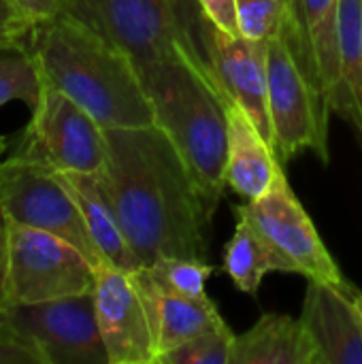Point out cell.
<instances>
[{
	"label": "cell",
	"mask_w": 362,
	"mask_h": 364,
	"mask_svg": "<svg viewBox=\"0 0 362 364\" xmlns=\"http://www.w3.org/2000/svg\"><path fill=\"white\" fill-rule=\"evenodd\" d=\"M105 139L107 160L96 175L139 262H209L218 203L201 188L173 141L156 124L105 128Z\"/></svg>",
	"instance_id": "obj_1"
},
{
	"label": "cell",
	"mask_w": 362,
	"mask_h": 364,
	"mask_svg": "<svg viewBox=\"0 0 362 364\" xmlns=\"http://www.w3.org/2000/svg\"><path fill=\"white\" fill-rule=\"evenodd\" d=\"M26 49L38 64L43 83L73 98L102 128L156 124L134 60L70 13L34 21Z\"/></svg>",
	"instance_id": "obj_2"
},
{
	"label": "cell",
	"mask_w": 362,
	"mask_h": 364,
	"mask_svg": "<svg viewBox=\"0 0 362 364\" xmlns=\"http://www.w3.org/2000/svg\"><path fill=\"white\" fill-rule=\"evenodd\" d=\"M156 126L173 141L201 188L220 203L228 162V96L198 45H177L139 70Z\"/></svg>",
	"instance_id": "obj_3"
},
{
	"label": "cell",
	"mask_w": 362,
	"mask_h": 364,
	"mask_svg": "<svg viewBox=\"0 0 362 364\" xmlns=\"http://www.w3.org/2000/svg\"><path fill=\"white\" fill-rule=\"evenodd\" d=\"M196 0H64L62 11L81 19L137 64L160 60L177 45H198L192 30Z\"/></svg>",
	"instance_id": "obj_4"
},
{
	"label": "cell",
	"mask_w": 362,
	"mask_h": 364,
	"mask_svg": "<svg viewBox=\"0 0 362 364\" xmlns=\"http://www.w3.org/2000/svg\"><path fill=\"white\" fill-rule=\"evenodd\" d=\"M0 218L51 232L75 245L94 267L105 264L60 175L17 151L0 164Z\"/></svg>",
	"instance_id": "obj_5"
},
{
	"label": "cell",
	"mask_w": 362,
	"mask_h": 364,
	"mask_svg": "<svg viewBox=\"0 0 362 364\" xmlns=\"http://www.w3.org/2000/svg\"><path fill=\"white\" fill-rule=\"evenodd\" d=\"M4 220V218H2ZM11 303H43L94 290V264L68 241L4 220Z\"/></svg>",
	"instance_id": "obj_6"
},
{
	"label": "cell",
	"mask_w": 362,
	"mask_h": 364,
	"mask_svg": "<svg viewBox=\"0 0 362 364\" xmlns=\"http://www.w3.org/2000/svg\"><path fill=\"white\" fill-rule=\"evenodd\" d=\"M329 105L312 87L288 38L269 41V115L280 162L312 149L329 162Z\"/></svg>",
	"instance_id": "obj_7"
},
{
	"label": "cell",
	"mask_w": 362,
	"mask_h": 364,
	"mask_svg": "<svg viewBox=\"0 0 362 364\" xmlns=\"http://www.w3.org/2000/svg\"><path fill=\"white\" fill-rule=\"evenodd\" d=\"M60 173H100L107 160L105 128L73 98L45 85L15 149Z\"/></svg>",
	"instance_id": "obj_8"
},
{
	"label": "cell",
	"mask_w": 362,
	"mask_h": 364,
	"mask_svg": "<svg viewBox=\"0 0 362 364\" xmlns=\"http://www.w3.org/2000/svg\"><path fill=\"white\" fill-rule=\"evenodd\" d=\"M237 215L245 218L265 235V239L290 262L292 273L341 288H354L341 275L284 171L277 173L265 196L237 207Z\"/></svg>",
	"instance_id": "obj_9"
},
{
	"label": "cell",
	"mask_w": 362,
	"mask_h": 364,
	"mask_svg": "<svg viewBox=\"0 0 362 364\" xmlns=\"http://www.w3.org/2000/svg\"><path fill=\"white\" fill-rule=\"evenodd\" d=\"M13 328L32 341L45 364H109L100 337L94 290L43 303L9 307Z\"/></svg>",
	"instance_id": "obj_10"
},
{
	"label": "cell",
	"mask_w": 362,
	"mask_h": 364,
	"mask_svg": "<svg viewBox=\"0 0 362 364\" xmlns=\"http://www.w3.org/2000/svg\"><path fill=\"white\" fill-rule=\"evenodd\" d=\"M192 30L224 94L250 115L275 149L269 115V43L226 34L205 17L198 2L192 15Z\"/></svg>",
	"instance_id": "obj_11"
},
{
	"label": "cell",
	"mask_w": 362,
	"mask_h": 364,
	"mask_svg": "<svg viewBox=\"0 0 362 364\" xmlns=\"http://www.w3.org/2000/svg\"><path fill=\"white\" fill-rule=\"evenodd\" d=\"M94 307L109 364H156L151 320L132 273L96 267Z\"/></svg>",
	"instance_id": "obj_12"
},
{
	"label": "cell",
	"mask_w": 362,
	"mask_h": 364,
	"mask_svg": "<svg viewBox=\"0 0 362 364\" xmlns=\"http://www.w3.org/2000/svg\"><path fill=\"white\" fill-rule=\"evenodd\" d=\"M339 9L341 0H292V19L284 30L307 81L331 111L339 96Z\"/></svg>",
	"instance_id": "obj_13"
},
{
	"label": "cell",
	"mask_w": 362,
	"mask_h": 364,
	"mask_svg": "<svg viewBox=\"0 0 362 364\" xmlns=\"http://www.w3.org/2000/svg\"><path fill=\"white\" fill-rule=\"evenodd\" d=\"M356 288L309 279L301 322L318 348V364H362V316Z\"/></svg>",
	"instance_id": "obj_14"
},
{
	"label": "cell",
	"mask_w": 362,
	"mask_h": 364,
	"mask_svg": "<svg viewBox=\"0 0 362 364\" xmlns=\"http://www.w3.org/2000/svg\"><path fill=\"white\" fill-rule=\"evenodd\" d=\"M132 277L141 290V296L145 301L151 320L156 354H158L156 363L162 354L190 341L192 337L224 324V318L220 316V311L215 309L209 296L192 299V296L164 292L154 284L145 267L132 271Z\"/></svg>",
	"instance_id": "obj_15"
},
{
	"label": "cell",
	"mask_w": 362,
	"mask_h": 364,
	"mask_svg": "<svg viewBox=\"0 0 362 364\" xmlns=\"http://www.w3.org/2000/svg\"><path fill=\"white\" fill-rule=\"evenodd\" d=\"M282 162L250 115L228 100V162L226 183L243 198L256 200L269 192Z\"/></svg>",
	"instance_id": "obj_16"
},
{
	"label": "cell",
	"mask_w": 362,
	"mask_h": 364,
	"mask_svg": "<svg viewBox=\"0 0 362 364\" xmlns=\"http://www.w3.org/2000/svg\"><path fill=\"white\" fill-rule=\"evenodd\" d=\"M60 179L64 181L66 190L75 198L81 218L87 226V232L96 245V250L102 256V262L122 271H137L143 264L130 250L126 235L115 218V211L98 181V175L92 173H60Z\"/></svg>",
	"instance_id": "obj_17"
},
{
	"label": "cell",
	"mask_w": 362,
	"mask_h": 364,
	"mask_svg": "<svg viewBox=\"0 0 362 364\" xmlns=\"http://www.w3.org/2000/svg\"><path fill=\"white\" fill-rule=\"evenodd\" d=\"M233 364H318V348L301 318L265 314L235 337Z\"/></svg>",
	"instance_id": "obj_18"
},
{
	"label": "cell",
	"mask_w": 362,
	"mask_h": 364,
	"mask_svg": "<svg viewBox=\"0 0 362 364\" xmlns=\"http://www.w3.org/2000/svg\"><path fill=\"white\" fill-rule=\"evenodd\" d=\"M224 271L237 290L256 294L267 273H292V267L254 224L237 215L235 235L224 254Z\"/></svg>",
	"instance_id": "obj_19"
},
{
	"label": "cell",
	"mask_w": 362,
	"mask_h": 364,
	"mask_svg": "<svg viewBox=\"0 0 362 364\" xmlns=\"http://www.w3.org/2000/svg\"><path fill=\"white\" fill-rule=\"evenodd\" d=\"M337 58L339 96L335 113L362 134V0H341Z\"/></svg>",
	"instance_id": "obj_20"
},
{
	"label": "cell",
	"mask_w": 362,
	"mask_h": 364,
	"mask_svg": "<svg viewBox=\"0 0 362 364\" xmlns=\"http://www.w3.org/2000/svg\"><path fill=\"white\" fill-rule=\"evenodd\" d=\"M43 77L38 64L28 49H6L0 55V107L23 102L30 109L38 105L43 94Z\"/></svg>",
	"instance_id": "obj_21"
},
{
	"label": "cell",
	"mask_w": 362,
	"mask_h": 364,
	"mask_svg": "<svg viewBox=\"0 0 362 364\" xmlns=\"http://www.w3.org/2000/svg\"><path fill=\"white\" fill-rule=\"evenodd\" d=\"M147 275L154 279L158 288L164 292L205 299V286L213 275V267L205 260H190V258H162L149 267H145Z\"/></svg>",
	"instance_id": "obj_22"
},
{
	"label": "cell",
	"mask_w": 362,
	"mask_h": 364,
	"mask_svg": "<svg viewBox=\"0 0 362 364\" xmlns=\"http://www.w3.org/2000/svg\"><path fill=\"white\" fill-rule=\"evenodd\" d=\"M292 19V0H237L239 34L250 41H273Z\"/></svg>",
	"instance_id": "obj_23"
},
{
	"label": "cell",
	"mask_w": 362,
	"mask_h": 364,
	"mask_svg": "<svg viewBox=\"0 0 362 364\" xmlns=\"http://www.w3.org/2000/svg\"><path fill=\"white\" fill-rule=\"evenodd\" d=\"M233 348L235 335L224 322L162 354L156 364H233Z\"/></svg>",
	"instance_id": "obj_24"
},
{
	"label": "cell",
	"mask_w": 362,
	"mask_h": 364,
	"mask_svg": "<svg viewBox=\"0 0 362 364\" xmlns=\"http://www.w3.org/2000/svg\"><path fill=\"white\" fill-rule=\"evenodd\" d=\"M34 21L21 11L17 0H0V51L26 49Z\"/></svg>",
	"instance_id": "obj_25"
},
{
	"label": "cell",
	"mask_w": 362,
	"mask_h": 364,
	"mask_svg": "<svg viewBox=\"0 0 362 364\" xmlns=\"http://www.w3.org/2000/svg\"><path fill=\"white\" fill-rule=\"evenodd\" d=\"M0 364H45L38 348L15 328L0 335Z\"/></svg>",
	"instance_id": "obj_26"
},
{
	"label": "cell",
	"mask_w": 362,
	"mask_h": 364,
	"mask_svg": "<svg viewBox=\"0 0 362 364\" xmlns=\"http://www.w3.org/2000/svg\"><path fill=\"white\" fill-rule=\"evenodd\" d=\"M205 17L230 36L239 34L237 23V0H196Z\"/></svg>",
	"instance_id": "obj_27"
},
{
	"label": "cell",
	"mask_w": 362,
	"mask_h": 364,
	"mask_svg": "<svg viewBox=\"0 0 362 364\" xmlns=\"http://www.w3.org/2000/svg\"><path fill=\"white\" fill-rule=\"evenodd\" d=\"M11 292H9V239H6V224L0 218V309H9Z\"/></svg>",
	"instance_id": "obj_28"
},
{
	"label": "cell",
	"mask_w": 362,
	"mask_h": 364,
	"mask_svg": "<svg viewBox=\"0 0 362 364\" xmlns=\"http://www.w3.org/2000/svg\"><path fill=\"white\" fill-rule=\"evenodd\" d=\"M64 0H17L21 11L32 19V21H43L47 17H53L55 13L62 11Z\"/></svg>",
	"instance_id": "obj_29"
},
{
	"label": "cell",
	"mask_w": 362,
	"mask_h": 364,
	"mask_svg": "<svg viewBox=\"0 0 362 364\" xmlns=\"http://www.w3.org/2000/svg\"><path fill=\"white\" fill-rule=\"evenodd\" d=\"M11 331H13V324L9 318V309H0V335L11 333Z\"/></svg>",
	"instance_id": "obj_30"
},
{
	"label": "cell",
	"mask_w": 362,
	"mask_h": 364,
	"mask_svg": "<svg viewBox=\"0 0 362 364\" xmlns=\"http://www.w3.org/2000/svg\"><path fill=\"white\" fill-rule=\"evenodd\" d=\"M6 149H9V139H6V136H0V164L4 162L2 158H4V154H6Z\"/></svg>",
	"instance_id": "obj_31"
},
{
	"label": "cell",
	"mask_w": 362,
	"mask_h": 364,
	"mask_svg": "<svg viewBox=\"0 0 362 364\" xmlns=\"http://www.w3.org/2000/svg\"><path fill=\"white\" fill-rule=\"evenodd\" d=\"M356 305H358V309H361V316H362V292L356 294Z\"/></svg>",
	"instance_id": "obj_32"
}]
</instances>
